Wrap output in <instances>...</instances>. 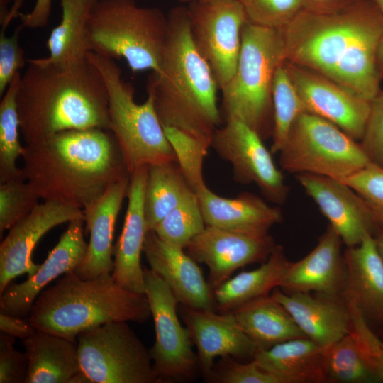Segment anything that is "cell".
Here are the masks:
<instances>
[{
	"instance_id": "cell-1",
	"label": "cell",
	"mask_w": 383,
	"mask_h": 383,
	"mask_svg": "<svg viewBox=\"0 0 383 383\" xmlns=\"http://www.w3.org/2000/svg\"><path fill=\"white\" fill-rule=\"evenodd\" d=\"M285 61L317 72L372 101L382 90L376 52L383 16L372 0L340 10H304L279 30Z\"/></svg>"
},
{
	"instance_id": "cell-2",
	"label": "cell",
	"mask_w": 383,
	"mask_h": 383,
	"mask_svg": "<svg viewBox=\"0 0 383 383\" xmlns=\"http://www.w3.org/2000/svg\"><path fill=\"white\" fill-rule=\"evenodd\" d=\"M25 179L40 199L84 209L131 176L113 133L101 128L59 132L26 144Z\"/></svg>"
},
{
	"instance_id": "cell-3",
	"label": "cell",
	"mask_w": 383,
	"mask_h": 383,
	"mask_svg": "<svg viewBox=\"0 0 383 383\" xmlns=\"http://www.w3.org/2000/svg\"><path fill=\"white\" fill-rule=\"evenodd\" d=\"M20 131L26 144L59 132L109 130L107 90L88 59L60 65L46 57L28 60L16 96Z\"/></svg>"
},
{
	"instance_id": "cell-4",
	"label": "cell",
	"mask_w": 383,
	"mask_h": 383,
	"mask_svg": "<svg viewBox=\"0 0 383 383\" xmlns=\"http://www.w3.org/2000/svg\"><path fill=\"white\" fill-rule=\"evenodd\" d=\"M167 17L160 66L149 76L147 93L163 127L176 128L211 147L223 121L217 81L193 42L187 7H174Z\"/></svg>"
},
{
	"instance_id": "cell-5",
	"label": "cell",
	"mask_w": 383,
	"mask_h": 383,
	"mask_svg": "<svg viewBox=\"0 0 383 383\" xmlns=\"http://www.w3.org/2000/svg\"><path fill=\"white\" fill-rule=\"evenodd\" d=\"M150 316L145 294L123 289L111 274L82 279L71 271L40 292L29 320L37 330L76 341L81 332L106 323H144Z\"/></svg>"
},
{
	"instance_id": "cell-6",
	"label": "cell",
	"mask_w": 383,
	"mask_h": 383,
	"mask_svg": "<svg viewBox=\"0 0 383 383\" xmlns=\"http://www.w3.org/2000/svg\"><path fill=\"white\" fill-rule=\"evenodd\" d=\"M284 61L280 30L248 21L243 29L235 72L221 89L223 121L237 118L263 140L272 137L273 80Z\"/></svg>"
},
{
	"instance_id": "cell-7",
	"label": "cell",
	"mask_w": 383,
	"mask_h": 383,
	"mask_svg": "<svg viewBox=\"0 0 383 383\" xmlns=\"http://www.w3.org/2000/svg\"><path fill=\"white\" fill-rule=\"evenodd\" d=\"M91 52L123 59L133 72L159 70L167 32V17L156 7L134 0H97L87 24Z\"/></svg>"
},
{
	"instance_id": "cell-8",
	"label": "cell",
	"mask_w": 383,
	"mask_h": 383,
	"mask_svg": "<svg viewBox=\"0 0 383 383\" xmlns=\"http://www.w3.org/2000/svg\"><path fill=\"white\" fill-rule=\"evenodd\" d=\"M87 58L100 72L108 94L109 131L120 148L130 175L150 165L177 162L156 113L152 97L136 103L133 86L122 78L114 60L93 52Z\"/></svg>"
},
{
	"instance_id": "cell-9",
	"label": "cell",
	"mask_w": 383,
	"mask_h": 383,
	"mask_svg": "<svg viewBox=\"0 0 383 383\" xmlns=\"http://www.w3.org/2000/svg\"><path fill=\"white\" fill-rule=\"evenodd\" d=\"M279 153L282 169L343 180L370 162L359 141L330 121L303 112L294 121Z\"/></svg>"
},
{
	"instance_id": "cell-10",
	"label": "cell",
	"mask_w": 383,
	"mask_h": 383,
	"mask_svg": "<svg viewBox=\"0 0 383 383\" xmlns=\"http://www.w3.org/2000/svg\"><path fill=\"white\" fill-rule=\"evenodd\" d=\"M81 370L92 383H159L149 350L127 321H110L77 337Z\"/></svg>"
},
{
	"instance_id": "cell-11",
	"label": "cell",
	"mask_w": 383,
	"mask_h": 383,
	"mask_svg": "<svg viewBox=\"0 0 383 383\" xmlns=\"http://www.w3.org/2000/svg\"><path fill=\"white\" fill-rule=\"evenodd\" d=\"M145 294L154 321L155 341L149 350L153 368L160 382H187L201 370L187 328L177 316V297L154 270L143 267Z\"/></svg>"
},
{
	"instance_id": "cell-12",
	"label": "cell",
	"mask_w": 383,
	"mask_h": 383,
	"mask_svg": "<svg viewBox=\"0 0 383 383\" xmlns=\"http://www.w3.org/2000/svg\"><path fill=\"white\" fill-rule=\"evenodd\" d=\"M187 9L193 42L221 90L237 67L242 32L248 21L245 11L238 0L196 1Z\"/></svg>"
},
{
	"instance_id": "cell-13",
	"label": "cell",
	"mask_w": 383,
	"mask_h": 383,
	"mask_svg": "<svg viewBox=\"0 0 383 383\" xmlns=\"http://www.w3.org/2000/svg\"><path fill=\"white\" fill-rule=\"evenodd\" d=\"M263 141L244 122L231 118L215 130L211 147L221 158L231 164L236 182L254 183L265 199L282 204L289 195V187Z\"/></svg>"
},
{
	"instance_id": "cell-14",
	"label": "cell",
	"mask_w": 383,
	"mask_h": 383,
	"mask_svg": "<svg viewBox=\"0 0 383 383\" xmlns=\"http://www.w3.org/2000/svg\"><path fill=\"white\" fill-rule=\"evenodd\" d=\"M284 66L305 112L330 121L357 141L361 140L371 101L307 67L287 61Z\"/></svg>"
},
{
	"instance_id": "cell-15",
	"label": "cell",
	"mask_w": 383,
	"mask_h": 383,
	"mask_svg": "<svg viewBox=\"0 0 383 383\" xmlns=\"http://www.w3.org/2000/svg\"><path fill=\"white\" fill-rule=\"evenodd\" d=\"M276 245L268 232L206 226L185 249L195 261L208 267V282L214 291L238 269L266 261Z\"/></svg>"
},
{
	"instance_id": "cell-16",
	"label": "cell",
	"mask_w": 383,
	"mask_h": 383,
	"mask_svg": "<svg viewBox=\"0 0 383 383\" xmlns=\"http://www.w3.org/2000/svg\"><path fill=\"white\" fill-rule=\"evenodd\" d=\"M75 219H84L81 209L62 203L44 201L14 224L0 245V294L16 277L31 276L40 265L32 255L38 240L50 229Z\"/></svg>"
},
{
	"instance_id": "cell-17",
	"label": "cell",
	"mask_w": 383,
	"mask_h": 383,
	"mask_svg": "<svg viewBox=\"0 0 383 383\" xmlns=\"http://www.w3.org/2000/svg\"><path fill=\"white\" fill-rule=\"evenodd\" d=\"M295 177L347 248L355 246L367 235L377 233L366 204L345 183L310 173H300Z\"/></svg>"
},
{
	"instance_id": "cell-18",
	"label": "cell",
	"mask_w": 383,
	"mask_h": 383,
	"mask_svg": "<svg viewBox=\"0 0 383 383\" xmlns=\"http://www.w3.org/2000/svg\"><path fill=\"white\" fill-rule=\"evenodd\" d=\"M84 219H75L69 225L56 246L35 274L24 282L9 284L1 294V313L25 317L44 287L67 272L74 271L84 260L88 247L83 231Z\"/></svg>"
},
{
	"instance_id": "cell-19",
	"label": "cell",
	"mask_w": 383,
	"mask_h": 383,
	"mask_svg": "<svg viewBox=\"0 0 383 383\" xmlns=\"http://www.w3.org/2000/svg\"><path fill=\"white\" fill-rule=\"evenodd\" d=\"M181 315L196 346L201 371L206 379L216 357L245 360L253 358L257 350L231 312L218 313L182 305Z\"/></svg>"
},
{
	"instance_id": "cell-20",
	"label": "cell",
	"mask_w": 383,
	"mask_h": 383,
	"mask_svg": "<svg viewBox=\"0 0 383 383\" xmlns=\"http://www.w3.org/2000/svg\"><path fill=\"white\" fill-rule=\"evenodd\" d=\"M143 252L150 268L166 282L182 305L194 309H216L213 290L197 262L183 248L165 242L149 230Z\"/></svg>"
},
{
	"instance_id": "cell-21",
	"label": "cell",
	"mask_w": 383,
	"mask_h": 383,
	"mask_svg": "<svg viewBox=\"0 0 383 383\" xmlns=\"http://www.w3.org/2000/svg\"><path fill=\"white\" fill-rule=\"evenodd\" d=\"M342 243L339 235L329 225L308 255L296 262H291L278 288L286 293L343 295L346 272Z\"/></svg>"
},
{
	"instance_id": "cell-22",
	"label": "cell",
	"mask_w": 383,
	"mask_h": 383,
	"mask_svg": "<svg viewBox=\"0 0 383 383\" xmlns=\"http://www.w3.org/2000/svg\"><path fill=\"white\" fill-rule=\"evenodd\" d=\"M148 166L131 174L128 199L123 227L113 246V280L123 289L145 294V281L140 256L148 232L144 213L143 193Z\"/></svg>"
},
{
	"instance_id": "cell-23",
	"label": "cell",
	"mask_w": 383,
	"mask_h": 383,
	"mask_svg": "<svg viewBox=\"0 0 383 383\" xmlns=\"http://www.w3.org/2000/svg\"><path fill=\"white\" fill-rule=\"evenodd\" d=\"M131 176L112 184L98 199L85 207L84 222L90 233L86 255L74 273L82 279L111 274L116 221L127 196Z\"/></svg>"
},
{
	"instance_id": "cell-24",
	"label": "cell",
	"mask_w": 383,
	"mask_h": 383,
	"mask_svg": "<svg viewBox=\"0 0 383 383\" xmlns=\"http://www.w3.org/2000/svg\"><path fill=\"white\" fill-rule=\"evenodd\" d=\"M271 296L287 309L306 338L323 348L350 332L348 308L340 296L286 293L275 288Z\"/></svg>"
},
{
	"instance_id": "cell-25",
	"label": "cell",
	"mask_w": 383,
	"mask_h": 383,
	"mask_svg": "<svg viewBox=\"0 0 383 383\" xmlns=\"http://www.w3.org/2000/svg\"><path fill=\"white\" fill-rule=\"evenodd\" d=\"M206 226L255 232H268L282 221L279 208L271 206L258 196L242 192L236 197L220 196L205 184L196 192Z\"/></svg>"
},
{
	"instance_id": "cell-26",
	"label": "cell",
	"mask_w": 383,
	"mask_h": 383,
	"mask_svg": "<svg viewBox=\"0 0 383 383\" xmlns=\"http://www.w3.org/2000/svg\"><path fill=\"white\" fill-rule=\"evenodd\" d=\"M346 283L344 294L352 296L366 318L383 323V260L374 236L367 235L344 252Z\"/></svg>"
},
{
	"instance_id": "cell-27",
	"label": "cell",
	"mask_w": 383,
	"mask_h": 383,
	"mask_svg": "<svg viewBox=\"0 0 383 383\" xmlns=\"http://www.w3.org/2000/svg\"><path fill=\"white\" fill-rule=\"evenodd\" d=\"M323 350L308 338H295L257 350L253 359L279 383H322Z\"/></svg>"
},
{
	"instance_id": "cell-28",
	"label": "cell",
	"mask_w": 383,
	"mask_h": 383,
	"mask_svg": "<svg viewBox=\"0 0 383 383\" xmlns=\"http://www.w3.org/2000/svg\"><path fill=\"white\" fill-rule=\"evenodd\" d=\"M23 344L28 360L25 383H69L82 370L77 341L37 330Z\"/></svg>"
},
{
	"instance_id": "cell-29",
	"label": "cell",
	"mask_w": 383,
	"mask_h": 383,
	"mask_svg": "<svg viewBox=\"0 0 383 383\" xmlns=\"http://www.w3.org/2000/svg\"><path fill=\"white\" fill-rule=\"evenodd\" d=\"M291 262L277 245L268 259L257 269L229 278L213 291L216 309L228 313L278 288Z\"/></svg>"
},
{
	"instance_id": "cell-30",
	"label": "cell",
	"mask_w": 383,
	"mask_h": 383,
	"mask_svg": "<svg viewBox=\"0 0 383 383\" xmlns=\"http://www.w3.org/2000/svg\"><path fill=\"white\" fill-rule=\"evenodd\" d=\"M231 313L257 350L306 338L287 309L271 295L250 301Z\"/></svg>"
},
{
	"instance_id": "cell-31",
	"label": "cell",
	"mask_w": 383,
	"mask_h": 383,
	"mask_svg": "<svg viewBox=\"0 0 383 383\" xmlns=\"http://www.w3.org/2000/svg\"><path fill=\"white\" fill-rule=\"evenodd\" d=\"M97 0H60L62 19L47 40L51 62L67 65L82 62L91 52L87 24Z\"/></svg>"
},
{
	"instance_id": "cell-32",
	"label": "cell",
	"mask_w": 383,
	"mask_h": 383,
	"mask_svg": "<svg viewBox=\"0 0 383 383\" xmlns=\"http://www.w3.org/2000/svg\"><path fill=\"white\" fill-rule=\"evenodd\" d=\"M193 192L177 162L148 165L143 193L148 230H154L170 211Z\"/></svg>"
},
{
	"instance_id": "cell-33",
	"label": "cell",
	"mask_w": 383,
	"mask_h": 383,
	"mask_svg": "<svg viewBox=\"0 0 383 383\" xmlns=\"http://www.w3.org/2000/svg\"><path fill=\"white\" fill-rule=\"evenodd\" d=\"M21 74L17 72L3 94L0 102V182L25 179L16 163L23 152L20 143V130L16 96Z\"/></svg>"
},
{
	"instance_id": "cell-34",
	"label": "cell",
	"mask_w": 383,
	"mask_h": 383,
	"mask_svg": "<svg viewBox=\"0 0 383 383\" xmlns=\"http://www.w3.org/2000/svg\"><path fill=\"white\" fill-rule=\"evenodd\" d=\"M323 367L326 382H375L350 333L323 348Z\"/></svg>"
},
{
	"instance_id": "cell-35",
	"label": "cell",
	"mask_w": 383,
	"mask_h": 383,
	"mask_svg": "<svg viewBox=\"0 0 383 383\" xmlns=\"http://www.w3.org/2000/svg\"><path fill=\"white\" fill-rule=\"evenodd\" d=\"M273 132L270 152L277 153L296 118L304 111L301 101L284 66L279 65L272 84Z\"/></svg>"
},
{
	"instance_id": "cell-36",
	"label": "cell",
	"mask_w": 383,
	"mask_h": 383,
	"mask_svg": "<svg viewBox=\"0 0 383 383\" xmlns=\"http://www.w3.org/2000/svg\"><path fill=\"white\" fill-rule=\"evenodd\" d=\"M206 226L199 199L193 192L170 211L153 231L165 242L185 249Z\"/></svg>"
},
{
	"instance_id": "cell-37",
	"label": "cell",
	"mask_w": 383,
	"mask_h": 383,
	"mask_svg": "<svg viewBox=\"0 0 383 383\" xmlns=\"http://www.w3.org/2000/svg\"><path fill=\"white\" fill-rule=\"evenodd\" d=\"M343 297L350 313L349 333L375 382H383V340L370 328L355 300L346 294Z\"/></svg>"
},
{
	"instance_id": "cell-38",
	"label": "cell",
	"mask_w": 383,
	"mask_h": 383,
	"mask_svg": "<svg viewBox=\"0 0 383 383\" xmlns=\"http://www.w3.org/2000/svg\"><path fill=\"white\" fill-rule=\"evenodd\" d=\"M177 158V162L196 193L204 186L203 177L204 160L209 145L174 127H163Z\"/></svg>"
},
{
	"instance_id": "cell-39",
	"label": "cell",
	"mask_w": 383,
	"mask_h": 383,
	"mask_svg": "<svg viewBox=\"0 0 383 383\" xmlns=\"http://www.w3.org/2000/svg\"><path fill=\"white\" fill-rule=\"evenodd\" d=\"M38 194L25 179L0 184V233L28 215L40 203Z\"/></svg>"
},
{
	"instance_id": "cell-40",
	"label": "cell",
	"mask_w": 383,
	"mask_h": 383,
	"mask_svg": "<svg viewBox=\"0 0 383 383\" xmlns=\"http://www.w3.org/2000/svg\"><path fill=\"white\" fill-rule=\"evenodd\" d=\"M250 22L280 30L304 9L303 0H238Z\"/></svg>"
},
{
	"instance_id": "cell-41",
	"label": "cell",
	"mask_w": 383,
	"mask_h": 383,
	"mask_svg": "<svg viewBox=\"0 0 383 383\" xmlns=\"http://www.w3.org/2000/svg\"><path fill=\"white\" fill-rule=\"evenodd\" d=\"M352 188L370 209L377 232L383 230V167L370 162L342 180Z\"/></svg>"
},
{
	"instance_id": "cell-42",
	"label": "cell",
	"mask_w": 383,
	"mask_h": 383,
	"mask_svg": "<svg viewBox=\"0 0 383 383\" xmlns=\"http://www.w3.org/2000/svg\"><path fill=\"white\" fill-rule=\"evenodd\" d=\"M207 379L219 383H279L253 358L248 362L231 357L222 358L216 366L214 365Z\"/></svg>"
},
{
	"instance_id": "cell-43",
	"label": "cell",
	"mask_w": 383,
	"mask_h": 383,
	"mask_svg": "<svg viewBox=\"0 0 383 383\" xmlns=\"http://www.w3.org/2000/svg\"><path fill=\"white\" fill-rule=\"evenodd\" d=\"M24 26L21 23L12 35L7 36L6 30L0 31V95L3 96L16 74L27 65L19 38Z\"/></svg>"
},
{
	"instance_id": "cell-44",
	"label": "cell",
	"mask_w": 383,
	"mask_h": 383,
	"mask_svg": "<svg viewBox=\"0 0 383 383\" xmlns=\"http://www.w3.org/2000/svg\"><path fill=\"white\" fill-rule=\"evenodd\" d=\"M360 143L371 162L383 167V91L370 102V111Z\"/></svg>"
},
{
	"instance_id": "cell-45",
	"label": "cell",
	"mask_w": 383,
	"mask_h": 383,
	"mask_svg": "<svg viewBox=\"0 0 383 383\" xmlns=\"http://www.w3.org/2000/svg\"><path fill=\"white\" fill-rule=\"evenodd\" d=\"M15 337L1 332L0 335V383H25L28 360L25 353L14 347Z\"/></svg>"
},
{
	"instance_id": "cell-46",
	"label": "cell",
	"mask_w": 383,
	"mask_h": 383,
	"mask_svg": "<svg viewBox=\"0 0 383 383\" xmlns=\"http://www.w3.org/2000/svg\"><path fill=\"white\" fill-rule=\"evenodd\" d=\"M0 330L1 332L26 340L32 336L37 329L32 325L29 318L0 313Z\"/></svg>"
},
{
	"instance_id": "cell-47",
	"label": "cell",
	"mask_w": 383,
	"mask_h": 383,
	"mask_svg": "<svg viewBox=\"0 0 383 383\" xmlns=\"http://www.w3.org/2000/svg\"><path fill=\"white\" fill-rule=\"evenodd\" d=\"M52 0H36L32 11L20 13L18 18L24 28H40L47 26L51 13Z\"/></svg>"
},
{
	"instance_id": "cell-48",
	"label": "cell",
	"mask_w": 383,
	"mask_h": 383,
	"mask_svg": "<svg viewBox=\"0 0 383 383\" xmlns=\"http://www.w3.org/2000/svg\"><path fill=\"white\" fill-rule=\"evenodd\" d=\"M360 0H303L304 9L314 12H331L340 10Z\"/></svg>"
},
{
	"instance_id": "cell-49",
	"label": "cell",
	"mask_w": 383,
	"mask_h": 383,
	"mask_svg": "<svg viewBox=\"0 0 383 383\" xmlns=\"http://www.w3.org/2000/svg\"><path fill=\"white\" fill-rule=\"evenodd\" d=\"M23 0H15L14 4L9 9V4L11 0H0V23L4 22H11V21L18 17L19 9Z\"/></svg>"
},
{
	"instance_id": "cell-50",
	"label": "cell",
	"mask_w": 383,
	"mask_h": 383,
	"mask_svg": "<svg viewBox=\"0 0 383 383\" xmlns=\"http://www.w3.org/2000/svg\"><path fill=\"white\" fill-rule=\"evenodd\" d=\"M376 65L382 79H383V36L382 37L376 52Z\"/></svg>"
},
{
	"instance_id": "cell-51",
	"label": "cell",
	"mask_w": 383,
	"mask_h": 383,
	"mask_svg": "<svg viewBox=\"0 0 383 383\" xmlns=\"http://www.w3.org/2000/svg\"><path fill=\"white\" fill-rule=\"evenodd\" d=\"M69 383H92L88 376L82 370L74 374Z\"/></svg>"
},
{
	"instance_id": "cell-52",
	"label": "cell",
	"mask_w": 383,
	"mask_h": 383,
	"mask_svg": "<svg viewBox=\"0 0 383 383\" xmlns=\"http://www.w3.org/2000/svg\"><path fill=\"white\" fill-rule=\"evenodd\" d=\"M374 239L376 241L377 250L383 260V230L379 231L376 233Z\"/></svg>"
},
{
	"instance_id": "cell-53",
	"label": "cell",
	"mask_w": 383,
	"mask_h": 383,
	"mask_svg": "<svg viewBox=\"0 0 383 383\" xmlns=\"http://www.w3.org/2000/svg\"><path fill=\"white\" fill-rule=\"evenodd\" d=\"M379 9L383 16V0H372Z\"/></svg>"
},
{
	"instance_id": "cell-54",
	"label": "cell",
	"mask_w": 383,
	"mask_h": 383,
	"mask_svg": "<svg viewBox=\"0 0 383 383\" xmlns=\"http://www.w3.org/2000/svg\"><path fill=\"white\" fill-rule=\"evenodd\" d=\"M181 2H187V3H191V2H193V1H200V0H178Z\"/></svg>"
},
{
	"instance_id": "cell-55",
	"label": "cell",
	"mask_w": 383,
	"mask_h": 383,
	"mask_svg": "<svg viewBox=\"0 0 383 383\" xmlns=\"http://www.w3.org/2000/svg\"></svg>"
}]
</instances>
